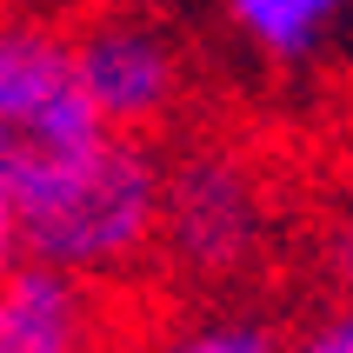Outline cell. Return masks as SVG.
<instances>
[{"instance_id":"obj_5","label":"cell","mask_w":353,"mask_h":353,"mask_svg":"<svg viewBox=\"0 0 353 353\" xmlns=\"http://www.w3.org/2000/svg\"><path fill=\"white\" fill-rule=\"evenodd\" d=\"M107 294L54 267L14 260L0 274V353H100Z\"/></svg>"},{"instance_id":"obj_10","label":"cell","mask_w":353,"mask_h":353,"mask_svg":"<svg viewBox=\"0 0 353 353\" xmlns=\"http://www.w3.org/2000/svg\"><path fill=\"white\" fill-rule=\"evenodd\" d=\"M80 7H154V0H80Z\"/></svg>"},{"instance_id":"obj_8","label":"cell","mask_w":353,"mask_h":353,"mask_svg":"<svg viewBox=\"0 0 353 353\" xmlns=\"http://www.w3.org/2000/svg\"><path fill=\"white\" fill-rule=\"evenodd\" d=\"M287 353H353V320H347V307H334L327 320H307V327L287 340Z\"/></svg>"},{"instance_id":"obj_2","label":"cell","mask_w":353,"mask_h":353,"mask_svg":"<svg viewBox=\"0 0 353 353\" xmlns=\"http://www.w3.org/2000/svg\"><path fill=\"white\" fill-rule=\"evenodd\" d=\"M274 240L267 174L234 140H187L160 154V227L154 267L194 294H227L260 274Z\"/></svg>"},{"instance_id":"obj_6","label":"cell","mask_w":353,"mask_h":353,"mask_svg":"<svg viewBox=\"0 0 353 353\" xmlns=\"http://www.w3.org/2000/svg\"><path fill=\"white\" fill-rule=\"evenodd\" d=\"M100 353H287V334L254 307H200V314H167V320L134 314L120 327L114 294H107Z\"/></svg>"},{"instance_id":"obj_7","label":"cell","mask_w":353,"mask_h":353,"mask_svg":"<svg viewBox=\"0 0 353 353\" xmlns=\"http://www.w3.org/2000/svg\"><path fill=\"white\" fill-rule=\"evenodd\" d=\"M340 7L347 0H227V20L267 67L294 74V67H314L327 54V40L340 27Z\"/></svg>"},{"instance_id":"obj_4","label":"cell","mask_w":353,"mask_h":353,"mask_svg":"<svg viewBox=\"0 0 353 353\" xmlns=\"http://www.w3.org/2000/svg\"><path fill=\"white\" fill-rule=\"evenodd\" d=\"M74 80L107 134L160 140L194 107V60L147 7H87L67 27Z\"/></svg>"},{"instance_id":"obj_1","label":"cell","mask_w":353,"mask_h":353,"mask_svg":"<svg viewBox=\"0 0 353 353\" xmlns=\"http://www.w3.org/2000/svg\"><path fill=\"white\" fill-rule=\"evenodd\" d=\"M160 227V140L100 134L80 167L14 207L20 260L87 287H120L154 267Z\"/></svg>"},{"instance_id":"obj_9","label":"cell","mask_w":353,"mask_h":353,"mask_svg":"<svg viewBox=\"0 0 353 353\" xmlns=\"http://www.w3.org/2000/svg\"><path fill=\"white\" fill-rule=\"evenodd\" d=\"M20 260V234H14V200L0 194V274Z\"/></svg>"},{"instance_id":"obj_3","label":"cell","mask_w":353,"mask_h":353,"mask_svg":"<svg viewBox=\"0 0 353 353\" xmlns=\"http://www.w3.org/2000/svg\"><path fill=\"white\" fill-rule=\"evenodd\" d=\"M100 127L74 80L67 27L34 7H0V194L27 200L100 147Z\"/></svg>"}]
</instances>
